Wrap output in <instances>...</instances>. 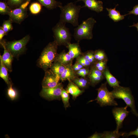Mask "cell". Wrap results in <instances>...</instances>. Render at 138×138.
<instances>
[{"instance_id":"6da1fadb","label":"cell","mask_w":138,"mask_h":138,"mask_svg":"<svg viewBox=\"0 0 138 138\" xmlns=\"http://www.w3.org/2000/svg\"><path fill=\"white\" fill-rule=\"evenodd\" d=\"M59 7L61 11L59 21L65 24L70 23L74 27L79 25V14L83 7L70 2L64 6H60Z\"/></svg>"},{"instance_id":"7a4b0ae2","label":"cell","mask_w":138,"mask_h":138,"mask_svg":"<svg viewBox=\"0 0 138 138\" xmlns=\"http://www.w3.org/2000/svg\"><path fill=\"white\" fill-rule=\"evenodd\" d=\"M58 45L55 41L50 42L45 48L39 58L38 65L45 71L50 68L58 55Z\"/></svg>"},{"instance_id":"3957f363","label":"cell","mask_w":138,"mask_h":138,"mask_svg":"<svg viewBox=\"0 0 138 138\" xmlns=\"http://www.w3.org/2000/svg\"><path fill=\"white\" fill-rule=\"evenodd\" d=\"M111 92L114 98L123 99L126 103V106L130 107L132 113L136 117H138L134 97L129 88L120 86L114 88V89Z\"/></svg>"},{"instance_id":"277c9868","label":"cell","mask_w":138,"mask_h":138,"mask_svg":"<svg viewBox=\"0 0 138 138\" xmlns=\"http://www.w3.org/2000/svg\"><path fill=\"white\" fill-rule=\"evenodd\" d=\"M96 21L91 17L84 21L74 29V36L79 41L83 39H90L93 38L92 31Z\"/></svg>"},{"instance_id":"5b68a950","label":"cell","mask_w":138,"mask_h":138,"mask_svg":"<svg viewBox=\"0 0 138 138\" xmlns=\"http://www.w3.org/2000/svg\"><path fill=\"white\" fill-rule=\"evenodd\" d=\"M65 24L59 21L52 28L55 40L58 45H64L67 46L68 43H70L71 34Z\"/></svg>"},{"instance_id":"8992f818","label":"cell","mask_w":138,"mask_h":138,"mask_svg":"<svg viewBox=\"0 0 138 138\" xmlns=\"http://www.w3.org/2000/svg\"><path fill=\"white\" fill-rule=\"evenodd\" d=\"M97 90L98 93L97 97L94 100L89 101L88 102L96 100L97 103L102 107L118 105L117 102L114 100L111 92L108 90L106 83L102 84Z\"/></svg>"},{"instance_id":"52a82bcc","label":"cell","mask_w":138,"mask_h":138,"mask_svg":"<svg viewBox=\"0 0 138 138\" xmlns=\"http://www.w3.org/2000/svg\"><path fill=\"white\" fill-rule=\"evenodd\" d=\"M30 39V36L27 35L18 40L5 42V45L7 49L14 56L17 57L25 50Z\"/></svg>"},{"instance_id":"ba28073f","label":"cell","mask_w":138,"mask_h":138,"mask_svg":"<svg viewBox=\"0 0 138 138\" xmlns=\"http://www.w3.org/2000/svg\"><path fill=\"white\" fill-rule=\"evenodd\" d=\"M63 88V85L61 83H59L57 86L54 87H42L40 95L43 98L49 100H60Z\"/></svg>"},{"instance_id":"9c48e42d","label":"cell","mask_w":138,"mask_h":138,"mask_svg":"<svg viewBox=\"0 0 138 138\" xmlns=\"http://www.w3.org/2000/svg\"><path fill=\"white\" fill-rule=\"evenodd\" d=\"M128 107H115L112 110V113L115 119L117 124L114 131L119 132V130L123 126V123L125 119L128 116L129 112L127 110Z\"/></svg>"},{"instance_id":"30bf717a","label":"cell","mask_w":138,"mask_h":138,"mask_svg":"<svg viewBox=\"0 0 138 138\" xmlns=\"http://www.w3.org/2000/svg\"><path fill=\"white\" fill-rule=\"evenodd\" d=\"M60 76L54 73L50 69L45 71L42 82V87L53 88L59 84Z\"/></svg>"},{"instance_id":"8fae6325","label":"cell","mask_w":138,"mask_h":138,"mask_svg":"<svg viewBox=\"0 0 138 138\" xmlns=\"http://www.w3.org/2000/svg\"><path fill=\"white\" fill-rule=\"evenodd\" d=\"M8 15L12 22L20 24L27 17V8L23 9L20 7L12 9Z\"/></svg>"},{"instance_id":"7c38bea8","label":"cell","mask_w":138,"mask_h":138,"mask_svg":"<svg viewBox=\"0 0 138 138\" xmlns=\"http://www.w3.org/2000/svg\"><path fill=\"white\" fill-rule=\"evenodd\" d=\"M0 44L4 48V51L3 55H0V57L1 59L3 64L8 70L11 71L12 63L14 56L6 48L4 41L2 40L0 41Z\"/></svg>"},{"instance_id":"4fadbf2b","label":"cell","mask_w":138,"mask_h":138,"mask_svg":"<svg viewBox=\"0 0 138 138\" xmlns=\"http://www.w3.org/2000/svg\"><path fill=\"white\" fill-rule=\"evenodd\" d=\"M82 1L84 4L83 7H86L88 9L99 13L103 11L102 2L97 0H77L76 2Z\"/></svg>"},{"instance_id":"5bb4252c","label":"cell","mask_w":138,"mask_h":138,"mask_svg":"<svg viewBox=\"0 0 138 138\" xmlns=\"http://www.w3.org/2000/svg\"><path fill=\"white\" fill-rule=\"evenodd\" d=\"M88 75L90 83L93 86L99 82L103 78L102 72L95 68L91 69Z\"/></svg>"},{"instance_id":"9a60e30c","label":"cell","mask_w":138,"mask_h":138,"mask_svg":"<svg viewBox=\"0 0 138 138\" xmlns=\"http://www.w3.org/2000/svg\"><path fill=\"white\" fill-rule=\"evenodd\" d=\"M76 72L74 70L72 64L66 66L64 71L60 76V79L62 81L68 80L72 81L77 77Z\"/></svg>"},{"instance_id":"2e32d148","label":"cell","mask_w":138,"mask_h":138,"mask_svg":"<svg viewBox=\"0 0 138 138\" xmlns=\"http://www.w3.org/2000/svg\"><path fill=\"white\" fill-rule=\"evenodd\" d=\"M68 80L69 83L66 90L72 96L73 99L75 100L77 97L84 93V90H80L72 80Z\"/></svg>"},{"instance_id":"e0dca14e","label":"cell","mask_w":138,"mask_h":138,"mask_svg":"<svg viewBox=\"0 0 138 138\" xmlns=\"http://www.w3.org/2000/svg\"><path fill=\"white\" fill-rule=\"evenodd\" d=\"M66 47L68 49L67 52L72 59L77 58L82 54L81 50L78 44L77 43H68Z\"/></svg>"},{"instance_id":"ac0fdd59","label":"cell","mask_w":138,"mask_h":138,"mask_svg":"<svg viewBox=\"0 0 138 138\" xmlns=\"http://www.w3.org/2000/svg\"><path fill=\"white\" fill-rule=\"evenodd\" d=\"M73 59L64 51L58 54L54 61L57 62L65 66L72 64Z\"/></svg>"},{"instance_id":"d6986e66","label":"cell","mask_w":138,"mask_h":138,"mask_svg":"<svg viewBox=\"0 0 138 138\" xmlns=\"http://www.w3.org/2000/svg\"><path fill=\"white\" fill-rule=\"evenodd\" d=\"M118 4L116 5L115 7L113 8H106V10L108 12V15L109 17L113 20L114 22H117L124 19L126 14L121 15L119 12L116 10L117 6H118Z\"/></svg>"},{"instance_id":"ffe728a7","label":"cell","mask_w":138,"mask_h":138,"mask_svg":"<svg viewBox=\"0 0 138 138\" xmlns=\"http://www.w3.org/2000/svg\"><path fill=\"white\" fill-rule=\"evenodd\" d=\"M43 6L49 10H52L62 5L61 2L55 0H38Z\"/></svg>"},{"instance_id":"44dd1931","label":"cell","mask_w":138,"mask_h":138,"mask_svg":"<svg viewBox=\"0 0 138 138\" xmlns=\"http://www.w3.org/2000/svg\"><path fill=\"white\" fill-rule=\"evenodd\" d=\"M104 74L107 82L110 86L113 88L120 86L119 82L108 69L105 71Z\"/></svg>"},{"instance_id":"7402d4cb","label":"cell","mask_w":138,"mask_h":138,"mask_svg":"<svg viewBox=\"0 0 138 138\" xmlns=\"http://www.w3.org/2000/svg\"><path fill=\"white\" fill-rule=\"evenodd\" d=\"M65 67V66L60 63L56 61H54L50 68L54 73L60 76L64 71Z\"/></svg>"},{"instance_id":"603a6c76","label":"cell","mask_w":138,"mask_h":138,"mask_svg":"<svg viewBox=\"0 0 138 138\" xmlns=\"http://www.w3.org/2000/svg\"><path fill=\"white\" fill-rule=\"evenodd\" d=\"M79 88L85 89L88 87L90 84L89 80L85 77H75L72 81Z\"/></svg>"},{"instance_id":"cb8c5ba5","label":"cell","mask_w":138,"mask_h":138,"mask_svg":"<svg viewBox=\"0 0 138 138\" xmlns=\"http://www.w3.org/2000/svg\"><path fill=\"white\" fill-rule=\"evenodd\" d=\"M0 76L8 85H10L11 84L9 80L8 73V70L3 64L0 57Z\"/></svg>"},{"instance_id":"d4e9b609","label":"cell","mask_w":138,"mask_h":138,"mask_svg":"<svg viewBox=\"0 0 138 138\" xmlns=\"http://www.w3.org/2000/svg\"><path fill=\"white\" fill-rule=\"evenodd\" d=\"M124 132L113 131H105L103 133L102 138H118L123 136Z\"/></svg>"},{"instance_id":"484cf974","label":"cell","mask_w":138,"mask_h":138,"mask_svg":"<svg viewBox=\"0 0 138 138\" xmlns=\"http://www.w3.org/2000/svg\"><path fill=\"white\" fill-rule=\"evenodd\" d=\"M61 98L62 99L64 106L65 109L70 106L69 102L70 96L69 93L67 91L63 88L61 94Z\"/></svg>"},{"instance_id":"4316f807","label":"cell","mask_w":138,"mask_h":138,"mask_svg":"<svg viewBox=\"0 0 138 138\" xmlns=\"http://www.w3.org/2000/svg\"><path fill=\"white\" fill-rule=\"evenodd\" d=\"M42 9V5L39 3L36 2L31 3L29 6V10L31 13L33 14H39Z\"/></svg>"},{"instance_id":"83f0119b","label":"cell","mask_w":138,"mask_h":138,"mask_svg":"<svg viewBox=\"0 0 138 138\" xmlns=\"http://www.w3.org/2000/svg\"><path fill=\"white\" fill-rule=\"evenodd\" d=\"M11 10L7 3L4 2H0V14L8 15Z\"/></svg>"},{"instance_id":"f1b7e54d","label":"cell","mask_w":138,"mask_h":138,"mask_svg":"<svg viewBox=\"0 0 138 138\" xmlns=\"http://www.w3.org/2000/svg\"><path fill=\"white\" fill-rule=\"evenodd\" d=\"M12 22L9 19L8 20L4 21L2 26H1L7 34L9 32L12 30L13 29Z\"/></svg>"},{"instance_id":"f546056e","label":"cell","mask_w":138,"mask_h":138,"mask_svg":"<svg viewBox=\"0 0 138 138\" xmlns=\"http://www.w3.org/2000/svg\"><path fill=\"white\" fill-rule=\"evenodd\" d=\"M8 5L12 8H17L26 1V0H7Z\"/></svg>"},{"instance_id":"4dcf8cb0","label":"cell","mask_w":138,"mask_h":138,"mask_svg":"<svg viewBox=\"0 0 138 138\" xmlns=\"http://www.w3.org/2000/svg\"><path fill=\"white\" fill-rule=\"evenodd\" d=\"M7 94L9 97L12 100L15 99L17 97V93L16 90L13 88L11 84L7 90Z\"/></svg>"},{"instance_id":"1f68e13d","label":"cell","mask_w":138,"mask_h":138,"mask_svg":"<svg viewBox=\"0 0 138 138\" xmlns=\"http://www.w3.org/2000/svg\"><path fill=\"white\" fill-rule=\"evenodd\" d=\"M95 59L99 61H103L105 57V55L104 52L102 50H98L96 51L94 53Z\"/></svg>"},{"instance_id":"d6a6232c","label":"cell","mask_w":138,"mask_h":138,"mask_svg":"<svg viewBox=\"0 0 138 138\" xmlns=\"http://www.w3.org/2000/svg\"><path fill=\"white\" fill-rule=\"evenodd\" d=\"M90 72L89 69L83 68L76 73L77 75L80 76L82 77H85L86 75L89 74Z\"/></svg>"},{"instance_id":"836d02e7","label":"cell","mask_w":138,"mask_h":138,"mask_svg":"<svg viewBox=\"0 0 138 138\" xmlns=\"http://www.w3.org/2000/svg\"><path fill=\"white\" fill-rule=\"evenodd\" d=\"M83 56L91 63H93L95 59L94 54L91 51H89L85 53Z\"/></svg>"},{"instance_id":"e575fe53","label":"cell","mask_w":138,"mask_h":138,"mask_svg":"<svg viewBox=\"0 0 138 138\" xmlns=\"http://www.w3.org/2000/svg\"><path fill=\"white\" fill-rule=\"evenodd\" d=\"M105 62L103 61H99L95 64V68L102 72L105 69Z\"/></svg>"},{"instance_id":"d590c367","label":"cell","mask_w":138,"mask_h":138,"mask_svg":"<svg viewBox=\"0 0 138 138\" xmlns=\"http://www.w3.org/2000/svg\"><path fill=\"white\" fill-rule=\"evenodd\" d=\"M132 135H134L138 137V126L134 131H131L128 133L124 132L123 137H127Z\"/></svg>"},{"instance_id":"8d00e7d4","label":"cell","mask_w":138,"mask_h":138,"mask_svg":"<svg viewBox=\"0 0 138 138\" xmlns=\"http://www.w3.org/2000/svg\"><path fill=\"white\" fill-rule=\"evenodd\" d=\"M74 70L76 72L81 69L84 67V66L79 63L76 61L75 63L72 65Z\"/></svg>"},{"instance_id":"74e56055","label":"cell","mask_w":138,"mask_h":138,"mask_svg":"<svg viewBox=\"0 0 138 138\" xmlns=\"http://www.w3.org/2000/svg\"><path fill=\"white\" fill-rule=\"evenodd\" d=\"M129 13L126 14V16L128 15L133 14L135 15H138V4L134 7L133 9L131 11L128 12Z\"/></svg>"},{"instance_id":"f35d334b","label":"cell","mask_w":138,"mask_h":138,"mask_svg":"<svg viewBox=\"0 0 138 138\" xmlns=\"http://www.w3.org/2000/svg\"><path fill=\"white\" fill-rule=\"evenodd\" d=\"M103 133H98L96 132L92 135L88 137L89 138H102Z\"/></svg>"},{"instance_id":"ab89813d","label":"cell","mask_w":138,"mask_h":138,"mask_svg":"<svg viewBox=\"0 0 138 138\" xmlns=\"http://www.w3.org/2000/svg\"><path fill=\"white\" fill-rule=\"evenodd\" d=\"M6 34L4 31L1 27H0V41H1L2 40V39L6 35Z\"/></svg>"},{"instance_id":"60d3db41","label":"cell","mask_w":138,"mask_h":138,"mask_svg":"<svg viewBox=\"0 0 138 138\" xmlns=\"http://www.w3.org/2000/svg\"><path fill=\"white\" fill-rule=\"evenodd\" d=\"M29 2H30L28 1H26L21 4L19 7L23 9H26L27 8V7L29 4Z\"/></svg>"},{"instance_id":"b9f144b4","label":"cell","mask_w":138,"mask_h":138,"mask_svg":"<svg viewBox=\"0 0 138 138\" xmlns=\"http://www.w3.org/2000/svg\"><path fill=\"white\" fill-rule=\"evenodd\" d=\"M136 27L137 28V31H138V22L136 24L134 23L133 25L129 26V27Z\"/></svg>"},{"instance_id":"7bdbcfd3","label":"cell","mask_w":138,"mask_h":138,"mask_svg":"<svg viewBox=\"0 0 138 138\" xmlns=\"http://www.w3.org/2000/svg\"><path fill=\"white\" fill-rule=\"evenodd\" d=\"M31 0H26V1H28L29 2H30V1H31Z\"/></svg>"}]
</instances>
